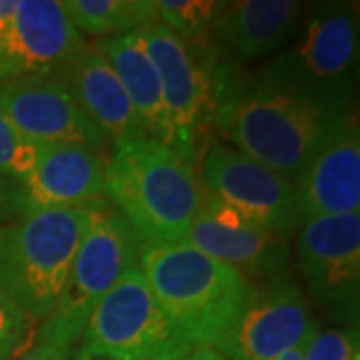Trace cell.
Masks as SVG:
<instances>
[{"mask_svg": "<svg viewBox=\"0 0 360 360\" xmlns=\"http://www.w3.org/2000/svg\"><path fill=\"white\" fill-rule=\"evenodd\" d=\"M196 176L206 194L231 206L250 226L290 236L300 224L295 182L232 146L210 142Z\"/></svg>", "mask_w": 360, "mask_h": 360, "instance_id": "9c48e42d", "label": "cell"}, {"mask_svg": "<svg viewBox=\"0 0 360 360\" xmlns=\"http://www.w3.org/2000/svg\"><path fill=\"white\" fill-rule=\"evenodd\" d=\"M54 77L63 80L80 110L115 150L150 139L115 70L94 44L82 42Z\"/></svg>", "mask_w": 360, "mask_h": 360, "instance_id": "2e32d148", "label": "cell"}, {"mask_svg": "<svg viewBox=\"0 0 360 360\" xmlns=\"http://www.w3.org/2000/svg\"><path fill=\"white\" fill-rule=\"evenodd\" d=\"M144 49L155 65L168 122L174 134V153L191 162L193 141L212 108V72L208 58L158 20L139 28Z\"/></svg>", "mask_w": 360, "mask_h": 360, "instance_id": "8fae6325", "label": "cell"}, {"mask_svg": "<svg viewBox=\"0 0 360 360\" xmlns=\"http://www.w3.org/2000/svg\"><path fill=\"white\" fill-rule=\"evenodd\" d=\"M290 236L246 224L236 210L205 194L186 243L240 272L246 281L270 283L288 274Z\"/></svg>", "mask_w": 360, "mask_h": 360, "instance_id": "4fadbf2b", "label": "cell"}, {"mask_svg": "<svg viewBox=\"0 0 360 360\" xmlns=\"http://www.w3.org/2000/svg\"><path fill=\"white\" fill-rule=\"evenodd\" d=\"M63 6L78 32L96 39L120 37L156 22L155 0H65Z\"/></svg>", "mask_w": 360, "mask_h": 360, "instance_id": "ffe728a7", "label": "cell"}, {"mask_svg": "<svg viewBox=\"0 0 360 360\" xmlns=\"http://www.w3.org/2000/svg\"><path fill=\"white\" fill-rule=\"evenodd\" d=\"M139 270L156 302L191 345L217 347L257 284L182 243H141Z\"/></svg>", "mask_w": 360, "mask_h": 360, "instance_id": "7a4b0ae2", "label": "cell"}, {"mask_svg": "<svg viewBox=\"0 0 360 360\" xmlns=\"http://www.w3.org/2000/svg\"><path fill=\"white\" fill-rule=\"evenodd\" d=\"M316 330L309 298L288 274L257 284L231 330L217 342L226 360H276Z\"/></svg>", "mask_w": 360, "mask_h": 360, "instance_id": "30bf717a", "label": "cell"}, {"mask_svg": "<svg viewBox=\"0 0 360 360\" xmlns=\"http://www.w3.org/2000/svg\"><path fill=\"white\" fill-rule=\"evenodd\" d=\"M210 118L232 148L295 182L350 124L352 98L296 92L258 78L243 82L217 68Z\"/></svg>", "mask_w": 360, "mask_h": 360, "instance_id": "6da1fadb", "label": "cell"}, {"mask_svg": "<svg viewBox=\"0 0 360 360\" xmlns=\"http://www.w3.org/2000/svg\"><path fill=\"white\" fill-rule=\"evenodd\" d=\"M220 6L214 0H155L156 20L191 44L210 32Z\"/></svg>", "mask_w": 360, "mask_h": 360, "instance_id": "44dd1931", "label": "cell"}, {"mask_svg": "<svg viewBox=\"0 0 360 360\" xmlns=\"http://www.w3.org/2000/svg\"><path fill=\"white\" fill-rule=\"evenodd\" d=\"M295 188L300 222L360 212V132L354 118L302 170Z\"/></svg>", "mask_w": 360, "mask_h": 360, "instance_id": "ac0fdd59", "label": "cell"}, {"mask_svg": "<svg viewBox=\"0 0 360 360\" xmlns=\"http://www.w3.org/2000/svg\"><path fill=\"white\" fill-rule=\"evenodd\" d=\"M18 360H70V352L58 350V348L49 347V345L34 342V347L28 348Z\"/></svg>", "mask_w": 360, "mask_h": 360, "instance_id": "484cf974", "label": "cell"}, {"mask_svg": "<svg viewBox=\"0 0 360 360\" xmlns=\"http://www.w3.org/2000/svg\"><path fill=\"white\" fill-rule=\"evenodd\" d=\"M296 231V266L312 300L333 321L356 324L360 212L302 220Z\"/></svg>", "mask_w": 360, "mask_h": 360, "instance_id": "ba28073f", "label": "cell"}, {"mask_svg": "<svg viewBox=\"0 0 360 360\" xmlns=\"http://www.w3.org/2000/svg\"><path fill=\"white\" fill-rule=\"evenodd\" d=\"M96 205V202H94ZM90 208H46L0 229V292L32 322L49 319L89 229Z\"/></svg>", "mask_w": 360, "mask_h": 360, "instance_id": "277c9868", "label": "cell"}, {"mask_svg": "<svg viewBox=\"0 0 360 360\" xmlns=\"http://www.w3.org/2000/svg\"><path fill=\"white\" fill-rule=\"evenodd\" d=\"M309 342V340H307ZM307 342H302V345H298L292 350H288V352H284L281 354L276 360H304V347H307Z\"/></svg>", "mask_w": 360, "mask_h": 360, "instance_id": "4316f807", "label": "cell"}, {"mask_svg": "<svg viewBox=\"0 0 360 360\" xmlns=\"http://www.w3.org/2000/svg\"><path fill=\"white\" fill-rule=\"evenodd\" d=\"M30 321L4 292H0V360L18 354L28 336Z\"/></svg>", "mask_w": 360, "mask_h": 360, "instance_id": "cb8c5ba5", "label": "cell"}, {"mask_svg": "<svg viewBox=\"0 0 360 360\" xmlns=\"http://www.w3.org/2000/svg\"><path fill=\"white\" fill-rule=\"evenodd\" d=\"M104 176L106 160L94 148L77 144L42 146L32 172L13 182L4 202L16 217L46 208L94 205L106 196Z\"/></svg>", "mask_w": 360, "mask_h": 360, "instance_id": "5bb4252c", "label": "cell"}, {"mask_svg": "<svg viewBox=\"0 0 360 360\" xmlns=\"http://www.w3.org/2000/svg\"><path fill=\"white\" fill-rule=\"evenodd\" d=\"M359 60V4L321 2L292 42L258 70L257 78L316 96L352 98Z\"/></svg>", "mask_w": 360, "mask_h": 360, "instance_id": "8992f818", "label": "cell"}, {"mask_svg": "<svg viewBox=\"0 0 360 360\" xmlns=\"http://www.w3.org/2000/svg\"><path fill=\"white\" fill-rule=\"evenodd\" d=\"M104 194L144 243H182L202 198L193 165L155 139L116 148Z\"/></svg>", "mask_w": 360, "mask_h": 360, "instance_id": "3957f363", "label": "cell"}, {"mask_svg": "<svg viewBox=\"0 0 360 360\" xmlns=\"http://www.w3.org/2000/svg\"><path fill=\"white\" fill-rule=\"evenodd\" d=\"M165 360H226L217 348L205 347V345H188L180 348L174 354H170Z\"/></svg>", "mask_w": 360, "mask_h": 360, "instance_id": "d4e9b609", "label": "cell"}, {"mask_svg": "<svg viewBox=\"0 0 360 360\" xmlns=\"http://www.w3.org/2000/svg\"><path fill=\"white\" fill-rule=\"evenodd\" d=\"M141 236L104 200L90 208L89 229L78 246L65 288L40 324L37 342L70 352L80 342L94 309L120 276L139 266Z\"/></svg>", "mask_w": 360, "mask_h": 360, "instance_id": "5b68a950", "label": "cell"}, {"mask_svg": "<svg viewBox=\"0 0 360 360\" xmlns=\"http://www.w3.org/2000/svg\"><path fill=\"white\" fill-rule=\"evenodd\" d=\"M82 42L60 0H18L13 22L0 32V82L56 75Z\"/></svg>", "mask_w": 360, "mask_h": 360, "instance_id": "9a60e30c", "label": "cell"}, {"mask_svg": "<svg viewBox=\"0 0 360 360\" xmlns=\"http://www.w3.org/2000/svg\"><path fill=\"white\" fill-rule=\"evenodd\" d=\"M356 328L314 330L304 347V360H360Z\"/></svg>", "mask_w": 360, "mask_h": 360, "instance_id": "603a6c76", "label": "cell"}, {"mask_svg": "<svg viewBox=\"0 0 360 360\" xmlns=\"http://www.w3.org/2000/svg\"><path fill=\"white\" fill-rule=\"evenodd\" d=\"M42 146L25 139L0 110V180L26 179L39 160Z\"/></svg>", "mask_w": 360, "mask_h": 360, "instance_id": "7402d4cb", "label": "cell"}, {"mask_svg": "<svg viewBox=\"0 0 360 360\" xmlns=\"http://www.w3.org/2000/svg\"><path fill=\"white\" fill-rule=\"evenodd\" d=\"M94 49L103 54V58L115 70L124 92L150 139L160 141L174 150V134L168 122L162 86L155 65L144 49L139 30L127 32L120 37L98 39Z\"/></svg>", "mask_w": 360, "mask_h": 360, "instance_id": "d6986e66", "label": "cell"}, {"mask_svg": "<svg viewBox=\"0 0 360 360\" xmlns=\"http://www.w3.org/2000/svg\"><path fill=\"white\" fill-rule=\"evenodd\" d=\"M309 4L298 0L222 2L210 37L236 63L284 51L302 26Z\"/></svg>", "mask_w": 360, "mask_h": 360, "instance_id": "e0dca14e", "label": "cell"}, {"mask_svg": "<svg viewBox=\"0 0 360 360\" xmlns=\"http://www.w3.org/2000/svg\"><path fill=\"white\" fill-rule=\"evenodd\" d=\"M0 110L25 139L39 146L77 144L103 153L110 144L54 75L0 82Z\"/></svg>", "mask_w": 360, "mask_h": 360, "instance_id": "7c38bea8", "label": "cell"}, {"mask_svg": "<svg viewBox=\"0 0 360 360\" xmlns=\"http://www.w3.org/2000/svg\"><path fill=\"white\" fill-rule=\"evenodd\" d=\"M188 345L136 266L94 309L75 360H165Z\"/></svg>", "mask_w": 360, "mask_h": 360, "instance_id": "52a82bcc", "label": "cell"}]
</instances>
